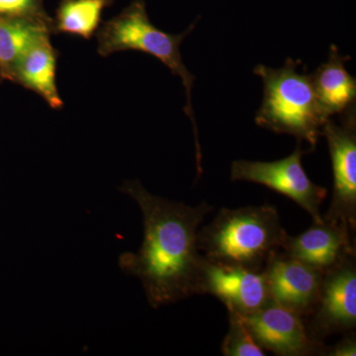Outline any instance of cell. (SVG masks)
Returning <instances> with one entry per match:
<instances>
[{
  "mask_svg": "<svg viewBox=\"0 0 356 356\" xmlns=\"http://www.w3.org/2000/svg\"><path fill=\"white\" fill-rule=\"evenodd\" d=\"M229 330L222 341L221 350L226 356H264L266 350L255 341L243 321L229 313Z\"/></svg>",
  "mask_w": 356,
  "mask_h": 356,
  "instance_id": "obj_16",
  "label": "cell"
},
{
  "mask_svg": "<svg viewBox=\"0 0 356 356\" xmlns=\"http://www.w3.org/2000/svg\"><path fill=\"white\" fill-rule=\"evenodd\" d=\"M288 234L274 206L222 208L199 229L198 248L207 261L262 270Z\"/></svg>",
  "mask_w": 356,
  "mask_h": 356,
  "instance_id": "obj_2",
  "label": "cell"
},
{
  "mask_svg": "<svg viewBox=\"0 0 356 356\" xmlns=\"http://www.w3.org/2000/svg\"><path fill=\"white\" fill-rule=\"evenodd\" d=\"M271 300L307 318L311 315L324 273L280 250L269 255L264 267Z\"/></svg>",
  "mask_w": 356,
  "mask_h": 356,
  "instance_id": "obj_10",
  "label": "cell"
},
{
  "mask_svg": "<svg viewBox=\"0 0 356 356\" xmlns=\"http://www.w3.org/2000/svg\"><path fill=\"white\" fill-rule=\"evenodd\" d=\"M191 25L181 34H168L159 30L149 21L144 2L138 0L111 20L107 21L98 30L97 53L102 57H109L121 51H140L154 56L163 63L175 76L181 79L186 92L187 103L184 112L193 124L195 138L196 159L199 175L202 173V153L199 144L197 125L192 109L191 91L195 76L185 67L180 53V44L193 30Z\"/></svg>",
  "mask_w": 356,
  "mask_h": 356,
  "instance_id": "obj_4",
  "label": "cell"
},
{
  "mask_svg": "<svg viewBox=\"0 0 356 356\" xmlns=\"http://www.w3.org/2000/svg\"><path fill=\"white\" fill-rule=\"evenodd\" d=\"M300 60L288 58L280 69L259 65L254 74L264 83V100L255 116L257 125L294 136L313 152L329 120L318 105L311 74L298 72Z\"/></svg>",
  "mask_w": 356,
  "mask_h": 356,
  "instance_id": "obj_3",
  "label": "cell"
},
{
  "mask_svg": "<svg viewBox=\"0 0 356 356\" xmlns=\"http://www.w3.org/2000/svg\"><path fill=\"white\" fill-rule=\"evenodd\" d=\"M301 146L302 143L298 142L290 156L275 161H233L231 178L234 181L264 185L298 204L311 215L313 222H321V206L327 198V189L314 184L307 175L302 165V156L306 151Z\"/></svg>",
  "mask_w": 356,
  "mask_h": 356,
  "instance_id": "obj_6",
  "label": "cell"
},
{
  "mask_svg": "<svg viewBox=\"0 0 356 356\" xmlns=\"http://www.w3.org/2000/svg\"><path fill=\"white\" fill-rule=\"evenodd\" d=\"M206 294L216 297L228 313L238 317L250 315L273 301L264 269L216 264L204 257L199 295Z\"/></svg>",
  "mask_w": 356,
  "mask_h": 356,
  "instance_id": "obj_9",
  "label": "cell"
},
{
  "mask_svg": "<svg viewBox=\"0 0 356 356\" xmlns=\"http://www.w3.org/2000/svg\"><path fill=\"white\" fill-rule=\"evenodd\" d=\"M281 250L292 259L325 273L355 257V236L323 219L313 222L311 228L298 236L288 235Z\"/></svg>",
  "mask_w": 356,
  "mask_h": 356,
  "instance_id": "obj_11",
  "label": "cell"
},
{
  "mask_svg": "<svg viewBox=\"0 0 356 356\" xmlns=\"http://www.w3.org/2000/svg\"><path fill=\"white\" fill-rule=\"evenodd\" d=\"M120 191L138 204L144 222L138 252L119 257L122 270L140 281L154 309L199 295L204 257L198 248V232L212 206H189L159 197L139 180L124 182Z\"/></svg>",
  "mask_w": 356,
  "mask_h": 356,
  "instance_id": "obj_1",
  "label": "cell"
},
{
  "mask_svg": "<svg viewBox=\"0 0 356 356\" xmlns=\"http://www.w3.org/2000/svg\"><path fill=\"white\" fill-rule=\"evenodd\" d=\"M110 0H64L53 22V33H65L84 39L95 34Z\"/></svg>",
  "mask_w": 356,
  "mask_h": 356,
  "instance_id": "obj_15",
  "label": "cell"
},
{
  "mask_svg": "<svg viewBox=\"0 0 356 356\" xmlns=\"http://www.w3.org/2000/svg\"><path fill=\"white\" fill-rule=\"evenodd\" d=\"M51 33L42 35L19 58L13 81L34 91L53 109H60L64 102L56 83L58 53L50 40Z\"/></svg>",
  "mask_w": 356,
  "mask_h": 356,
  "instance_id": "obj_12",
  "label": "cell"
},
{
  "mask_svg": "<svg viewBox=\"0 0 356 356\" xmlns=\"http://www.w3.org/2000/svg\"><path fill=\"white\" fill-rule=\"evenodd\" d=\"M240 318L261 348L274 355L308 356L327 353L324 341L312 336L305 318L275 302Z\"/></svg>",
  "mask_w": 356,
  "mask_h": 356,
  "instance_id": "obj_7",
  "label": "cell"
},
{
  "mask_svg": "<svg viewBox=\"0 0 356 356\" xmlns=\"http://www.w3.org/2000/svg\"><path fill=\"white\" fill-rule=\"evenodd\" d=\"M323 137L331 154L334 191L329 209L323 219L356 233V110L355 106L331 117L323 128Z\"/></svg>",
  "mask_w": 356,
  "mask_h": 356,
  "instance_id": "obj_5",
  "label": "cell"
},
{
  "mask_svg": "<svg viewBox=\"0 0 356 356\" xmlns=\"http://www.w3.org/2000/svg\"><path fill=\"white\" fill-rule=\"evenodd\" d=\"M351 257L324 273L317 303L306 324L312 336L324 341L356 327V262Z\"/></svg>",
  "mask_w": 356,
  "mask_h": 356,
  "instance_id": "obj_8",
  "label": "cell"
},
{
  "mask_svg": "<svg viewBox=\"0 0 356 356\" xmlns=\"http://www.w3.org/2000/svg\"><path fill=\"white\" fill-rule=\"evenodd\" d=\"M341 341L332 346L327 348L325 355L329 356H355L356 355V337L355 332H346Z\"/></svg>",
  "mask_w": 356,
  "mask_h": 356,
  "instance_id": "obj_18",
  "label": "cell"
},
{
  "mask_svg": "<svg viewBox=\"0 0 356 356\" xmlns=\"http://www.w3.org/2000/svg\"><path fill=\"white\" fill-rule=\"evenodd\" d=\"M0 17H24L51 23L42 8L41 0H0Z\"/></svg>",
  "mask_w": 356,
  "mask_h": 356,
  "instance_id": "obj_17",
  "label": "cell"
},
{
  "mask_svg": "<svg viewBox=\"0 0 356 356\" xmlns=\"http://www.w3.org/2000/svg\"><path fill=\"white\" fill-rule=\"evenodd\" d=\"M348 60L350 58L343 57L337 47L332 46L327 62L311 74L318 105L327 118L355 105L356 81L346 69Z\"/></svg>",
  "mask_w": 356,
  "mask_h": 356,
  "instance_id": "obj_13",
  "label": "cell"
},
{
  "mask_svg": "<svg viewBox=\"0 0 356 356\" xmlns=\"http://www.w3.org/2000/svg\"><path fill=\"white\" fill-rule=\"evenodd\" d=\"M53 24L24 17H0V79L13 81L14 67L33 43Z\"/></svg>",
  "mask_w": 356,
  "mask_h": 356,
  "instance_id": "obj_14",
  "label": "cell"
}]
</instances>
